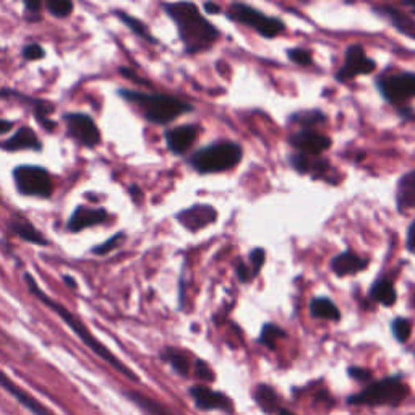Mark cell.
I'll return each mask as SVG.
<instances>
[{
    "instance_id": "cell-16",
    "label": "cell",
    "mask_w": 415,
    "mask_h": 415,
    "mask_svg": "<svg viewBox=\"0 0 415 415\" xmlns=\"http://www.w3.org/2000/svg\"><path fill=\"white\" fill-rule=\"evenodd\" d=\"M175 219L190 232H198L201 229L216 223L218 219V211L210 205H193L187 210L179 211L175 214Z\"/></svg>"
},
{
    "instance_id": "cell-44",
    "label": "cell",
    "mask_w": 415,
    "mask_h": 415,
    "mask_svg": "<svg viewBox=\"0 0 415 415\" xmlns=\"http://www.w3.org/2000/svg\"><path fill=\"white\" fill-rule=\"evenodd\" d=\"M130 197H131V200H134L135 203H141V200H143V192H141V188L138 187V185H131L130 187Z\"/></svg>"
},
{
    "instance_id": "cell-49",
    "label": "cell",
    "mask_w": 415,
    "mask_h": 415,
    "mask_svg": "<svg viewBox=\"0 0 415 415\" xmlns=\"http://www.w3.org/2000/svg\"><path fill=\"white\" fill-rule=\"evenodd\" d=\"M277 415H295V414L290 412V410H287V409H281V410H277Z\"/></svg>"
},
{
    "instance_id": "cell-9",
    "label": "cell",
    "mask_w": 415,
    "mask_h": 415,
    "mask_svg": "<svg viewBox=\"0 0 415 415\" xmlns=\"http://www.w3.org/2000/svg\"><path fill=\"white\" fill-rule=\"evenodd\" d=\"M379 95L391 104H401L415 98V73L405 72L379 77L377 81Z\"/></svg>"
},
{
    "instance_id": "cell-41",
    "label": "cell",
    "mask_w": 415,
    "mask_h": 415,
    "mask_svg": "<svg viewBox=\"0 0 415 415\" xmlns=\"http://www.w3.org/2000/svg\"><path fill=\"white\" fill-rule=\"evenodd\" d=\"M236 273H237L238 281H240L242 284H247V282H250L251 279H253V277H251L250 268L247 266V264L242 262V260H238V262L236 263Z\"/></svg>"
},
{
    "instance_id": "cell-31",
    "label": "cell",
    "mask_w": 415,
    "mask_h": 415,
    "mask_svg": "<svg viewBox=\"0 0 415 415\" xmlns=\"http://www.w3.org/2000/svg\"><path fill=\"white\" fill-rule=\"evenodd\" d=\"M125 242H127V234L121 231V232L114 234L112 237H109L108 240L103 242V244L96 245L95 249L91 250V253L96 255V257H104V255H109V253H112L114 250L121 249Z\"/></svg>"
},
{
    "instance_id": "cell-22",
    "label": "cell",
    "mask_w": 415,
    "mask_h": 415,
    "mask_svg": "<svg viewBox=\"0 0 415 415\" xmlns=\"http://www.w3.org/2000/svg\"><path fill=\"white\" fill-rule=\"evenodd\" d=\"M396 206L401 214L415 208V169L404 174L396 187Z\"/></svg>"
},
{
    "instance_id": "cell-25",
    "label": "cell",
    "mask_w": 415,
    "mask_h": 415,
    "mask_svg": "<svg viewBox=\"0 0 415 415\" xmlns=\"http://www.w3.org/2000/svg\"><path fill=\"white\" fill-rule=\"evenodd\" d=\"M370 297H372L375 302L383 303L385 307H391L396 303L397 294L392 282L390 279H386V277H381V279L375 282L372 289H370Z\"/></svg>"
},
{
    "instance_id": "cell-5",
    "label": "cell",
    "mask_w": 415,
    "mask_h": 415,
    "mask_svg": "<svg viewBox=\"0 0 415 415\" xmlns=\"http://www.w3.org/2000/svg\"><path fill=\"white\" fill-rule=\"evenodd\" d=\"M409 392V386L403 381V378L388 377L372 383L364 391L352 394L347 399V403L354 405H370V407H377V405L396 407L407 399Z\"/></svg>"
},
{
    "instance_id": "cell-21",
    "label": "cell",
    "mask_w": 415,
    "mask_h": 415,
    "mask_svg": "<svg viewBox=\"0 0 415 415\" xmlns=\"http://www.w3.org/2000/svg\"><path fill=\"white\" fill-rule=\"evenodd\" d=\"M368 266V260L362 258L359 255H355L354 251H342L338 257L333 258L331 262V269L334 271V275L338 276H351L355 273L364 271Z\"/></svg>"
},
{
    "instance_id": "cell-47",
    "label": "cell",
    "mask_w": 415,
    "mask_h": 415,
    "mask_svg": "<svg viewBox=\"0 0 415 415\" xmlns=\"http://www.w3.org/2000/svg\"><path fill=\"white\" fill-rule=\"evenodd\" d=\"M399 114H401V116H403L404 118H410V121H414V118H415V114L412 112V109H410V108L399 109Z\"/></svg>"
},
{
    "instance_id": "cell-43",
    "label": "cell",
    "mask_w": 415,
    "mask_h": 415,
    "mask_svg": "<svg viewBox=\"0 0 415 415\" xmlns=\"http://www.w3.org/2000/svg\"><path fill=\"white\" fill-rule=\"evenodd\" d=\"M405 249H407L410 253L415 255V219L412 221L407 229V240H405Z\"/></svg>"
},
{
    "instance_id": "cell-1",
    "label": "cell",
    "mask_w": 415,
    "mask_h": 415,
    "mask_svg": "<svg viewBox=\"0 0 415 415\" xmlns=\"http://www.w3.org/2000/svg\"><path fill=\"white\" fill-rule=\"evenodd\" d=\"M23 279H25V284H26V287H28L29 292L33 294L34 297H36V299L39 300V302L44 303V305H46L47 308H51V310L54 312L55 315L59 316L60 320L64 321V323L67 325L68 328L73 331L75 336H77V338L79 339V341H81L83 344H85V346H86L88 349H90V351L92 352V354L98 355L101 360H104L105 364L112 366V368L116 370L117 373H121V375H123V377H125V378H129L130 381H135V383H138V381H140L138 375H136V373L134 372V370L129 368V366H127L125 364H123V362H122L121 359H118L117 355H114L112 352H110L109 349L105 347L104 344L101 342L99 339L96 338L95 334H92L90 329H88V326H86L85 323H83L81 318L75 315V313H73V312H70L67 307L62 305V303H59V302H55L54 299L49 297V295H47L46 292H44V290L41 289V287L38 286L36 279H34V277H33V275H31V273L26 271L25 275H23Z\"/></svg>"
},
{
    "instance_id": "cell-45",
    "label": "cell",
    "mask_w": 415,
    "mask_h": 415,
    "mask_svg": "<svg viewBox=\"0 0 415 415\" xmlns=\"http://www.w3.org/2000/svg\"><path fill=\"white\" fill-rule=\"evenodd\" d=\"M13 129V122L5 121V118H0V135L8 134Z\"/></svg>"
},
{
    "instance_id": "cell-34",
    "label": "cell",
    "mask_w": 415,
    "mask_h": 415,
    "mask_svg": "<svg viewBox=\"0 0 415 415\" xmlns=\"http://www.w3.org/2000/svg\"><path fill=\"white\" fill-rule=\"evenodd\" d=\"M391 333L397 342H405L412 334V325L407 318H394L391 321Z\"/></svg>"
},
{
    "instance_id": "cell-12",
    "label": "cell",
    "mask_w": 415,
    "mask_h": 415,
    "mask_svg": "<svg viewBox=\"0 0 415 415\" xmlns=\"http://www.w3.org/2000/svg\"><path fill=\"white\" fill-rule=\"evenodd\" d=\"M0 388H3L8 394H10L13 399L18 403L21 407H25L29 414L33 415H55L52 410L44 405L41 401H38L31 392L23 390L18 383H15L13 379L8 377V375L0 368Z\"/></svg>"
},
{
    "instance_id": "cell-37",
    "label": "cell",
    "mask_w": 415,
    "mask_h": 415,
    "mask_svg": "<svg viewBox=\"0 0 415 415\" xmlns=\"http://www.w3.org/2000/svg\"><path fill=\"white\" fill-rule=\"evenodd\" d=\"M264 260H266V251L263 249H255L250 251V271H251V277H257L258 273L262 271Z\"/></svg>"
},
{
    "instance_id": "cell-46",
    "label": "cell",
    "mask_w": 415,
    "mask_h": 415,
    "mask_svg": "<svg viewBox=\"0 0 415 415\" xmlns=\"http://www.w3.org/2000/svg\"><path fill=\"white\" fill-rule=\"evenodd\" d=\"M205 10L208 13H213V15H218V13H221V7L218 5V3L208 2V3H205Z\"/></svg>"
},
{
    "instance_id": "cell-2",
    "label": "cell",
    "mask_w": 415,
    "mask_h": 415,
    "mask_svg": "<svg viewBox=\"0 0 415 415\" xmlns=\"http://www.w3.org/2000/svg\"><path fill=\"white\" fill-rule=\"evenodd\" d=\"M162 8L177 26L179 38L187 54L193 55L211 49L213 44L219 39V29L201 15L195 3H162Z\"/></svg>"
},
{
    "instance_id": "cell-42",
    "label": "cell",
    "mask_w": 415,
    "mask_h": 415,
    "mask_svg": "<svg viewBox=\"0 0 415 415\" xmlns=\"http://www.w3.org/2000/svg\"><path fill=\"white\" fill-rule=\"evenodd\" d=\"M118 72H121V73L123 75V77H127L129 79H131V81L138 83V85H143V86H149V88H151V83L147 81V79H144V78H141L140 75H136L131 68L122 67L121 70H118Z\"/></svg>"
},
{
    "instance_id": "cell-39",
    "label": "cell",
    "mask_w": 415,
    "mask_h": 415,
    "mask_svg": "<svg viewBox=\"0 0 415 415\" xmlns=\"http://www.w3.org/2000/svg\"><path fill=\"white\" fill-rule=\"evenodd\" d=\"M195 375L201 379V381H206V383L213 381V379H214L213 370H211L210 365H208L206 362H203V360L195 362Z\"/></svg>"
},
{
    "instance_id": "cell-18",
    "label": "cell",
    "mask_w": 415,
    "mask_h": 415,
    "mask_svg": "<svg viewBox=\"0 0 415 415\" xmlns=\"http://www.w3.org/2000/svg\"><path fill=\"white\" fill-rule=\"evenodd\" d=\"M0 149L8 153L23 151V149H28V151H41L42 141L31 127H21L10 138L0 141Z\"/></svg>"
},
{
    "instance_id": "cell-4",
    "label": "cell",
    "mask_w": 415,
    "mask_h": 415,
    "mask_svg": "<svg viewBox=\"0 0 415 415\" xmlns=\"http://www.w3.org/2000/svg\"><path fill=\"white\" fill-rule=\"evenodd\" d=\"M242 156H244V149L238 143L218 141L193 153L188 162L200 174H219L236 167L242 161Z\"/></svg>"
},
{
    "instance_id": "cell-13",
    "label": "cell",
    "mask_w": 415,
    "mask_h": 415,
    "mask_svg": "<svg viewBox=\"0 0 415 415\" xmlns=\"http://www.w3.org/2000/svg\"><path fill=\"white\" fill-rule=\"evenodd\" d=\"M109 221H110V214L104 210V208H90L85 205H79L73 210V213L68 218L65 229L72 234H78L85 231L88 227L103 226V224L109 223Z\"/></svg>"
},
{
    "instance_id": "cell-7",
    "label": "cell",
    "mask_w": 415,
    "mask_h": 415,
    "mask_svg": "<svg viewBox=\"0 0 415 415\" xmlns=\"http://www.w3.org/2000/svg\"><path fill=\"white\" fill-rule=\"evenodd\" d=\"M227 16L231 20L237 21V23L250 26L251 29L257 31L260 36L266 39L276 38L277 34L286 29L284 21H281L279 18H273V16L263 15V13L257 10V8L247 5V3H238V2L232 3L227 12Z\"/></svg>"
},
{
    "instance_id": "cell-33",
    "label": "cell",
    "mask_w": 415,
    "mask_h": 415,
    "mask_svg": "<svg viewBox=\"0 0 415 415\" xmlns=\"http://www.w3.org/2000/svg\"><path fill=\"white\" fill-rule=\"evenodd\" d=\"M289 161H290V166H292L294 169L299 172V174H313V172H315L316 158L297 153V154H292Z\"/></svg>"
},
{
    "instance_id": "cell-19",
    "label": "cell",
    "mask_w": 415,
    "mask_h": 415,
    "mask_svg": "<svg viewBox=\"0 0 415 415\" xmlns=\"http://www.w3.org/2000/svg\"><path fill=\"white\" fill-rule=\"evenodd\" d=\"M7 232L10 236H15L21 238V240L28 242V244L38 245V247H47L49 240L44 237V234L34 226L33 223H29L25 218H12L7 221Z\"/></svg>"
},
{
    "instance_id": "cell-36",
    "label": "cell",
    "mask_w": 415,
    "mask_h": 415,
    "mask_svg": "<svg viewBox=\"0 0 415 415\" xmlns=\"http://www.w3.org/2000/svg\"><path fill=\"white\" fill-rule=\"evenodd\" d=\"M287 57L294 62V64L302 65V67H308L312 65L313 57L312 52L308 49H302V47H295V49H289L287 51Z\"/></svg>"
},
{
    "instance_id": "cell-6",
    "label": "cell",
    "mask_w": 415,
    "mask_h": 415,
    "mask_svg": "<svg viewBox=\"0 0 415 415\" xmlns=\"http://www.w3.org/2000/svg\"><path fill=\"white\" fill-rule=\"evenodd\" d=\"M13 182L20 195L49 200L54 193L51 172L42 166L21 164L13 169Z\"/></svg>"
},
{
    "instance_id": "cell-20",
    "label": "cell",
    "mask_w": 415,
    "mask_h": 415,
    "mask_svg": "<svg viewBox=\"0 0 415 415\" xmlns=\"http://www.w3.org/2000/svg\"><path fill=\"white\" fill-rule=\"evenodd\" d=\"M373 12L390 21V23L394 26L401 34H404V36H407L410 39H415V20L412 16L405 15V13L399 12L397 8L390 5L375 7Z\"/></svg>"
},
{
    "instance_id": "cell-38",
    "label": "cell",
    "mask_w": 415,
    "mask_h": 415,
    "mask_svg": "<svg viewBox=\"0 0 415 415\" xmlns=\"http://www.w3.org/2000/svg\"><path fill=\"white\" fill-rule=\"evenodd\" d=\"M21 54H23V57H25L26 60L34 62V60L44 59V57H46V51H44V47L39 46L38 42H29V44H26V46L23 47Z\"/></svg>"
},
{
    "instance_id": "cell-23",
    "label": "cell",
    "mask_w": 415,
    "mask_h": 415,
    "mask_svg": "<svg viewBox=\"0 0 415 415\" xmlns=\"http://www.w3.org/2000/svg\"><path fill=\"white\" fill-rule=\"evenodd\" d=\"M125 396L127 399L131 401V403L141 410V412L147 415H174L167 405L159 403V401L153 399V397L147 394H141V392L136 391H127Z\"/></svg>"
},
{
    "instance_id": "cell-10",
    "label": "cell",
    "mask_w": 415,
    "mask_h": 415,
    "mask_svg": "<svg viewBox=\"0 0 415 415\" xmlns=\"http://www.w3.org/2000/svg\"><path fill=\"white\" fill-rule=\"evenodd\" d=\"M0 99H18L20 103H23L25 105L33 110L34 118H36L39 125L42 127L47 134H52V131L57 130V122L52 121V114H54L55 105L51 101L41 99V98H33V96L23 95L18 90H10V88H2L0 90Z\"/></svg>"
},
{
    "instance_id": "cell-29",
    "label": "cell",
    "mask_w": 415,
    "mask_h": 415,
    "mask_svg": "<svg viewBox=\"0 0 415 415\" xmlns=\"http://www.w3.org/2000/svg\"><path fill=\"white\" fill-rule=\"evenodd\" d=\"M326 114L321 110L313 109V110H300L290 116V122L297 123L300 130H313L318 125H323L326 123Z\"/></svg>"
},
{
    "instance_id": "cell-48",
    "label": "cell",
    "mask_w": 415,
    "mask_h": 415,
    "mask_svg": "<svg viewBox=\"0 0 415 415\" xmlns=\"http://www.w3.org/2000/svg\"><path fill=\"white\" fill-rule=\"evenodd\" d=\"M64 282L70 287V289H73V290L77 289V286H78V284H77V281H75L72 276H65V277H64Z\"/></svg>"
},
{
    "instance_id": "cell-32",
    "label": "cell",
    "mask_w": 415,
    "mask_h": 415,
    "mask_svg": "<svg viewBox=\"0 0 415 415\" xmlns=\"http://www.w3.org/2000/svg\"><path fill=\"white\" fill-rule=\"evenodd\" d=\"M44 7L54 18H67V16L72 15L75 8L73 2H70V0H47Z\"/></svg>"
},
{
    "instance_id": "cell-3",
    "label": "cell",
    "mask_w": 415,
    "mask_h": 415,
    "mask_svg": "<svg viewBox=\"0 0 415 415\" xmlns=\"http://www.w3.org/2000/svg\"><path fill=\"white\" fill-rule=\"evenodd\" d=\"M117 95L127 103L135 104L141 110L143 117L154 125H167V123L174 122L175 118L182 116V114L192 112L193 105L182 101L175 96L169 95H159V92H144V91H134L121 88Z\"/></svg>"
},
{
    "instance_id": "cell-40",
    "label": "cell",
    "mask_w": 415,
    "mask_h": 415,
    "mask_svg": "<svg viewBox=\"0 0 415 415\" xmlns=\"http://www.w3.org/2000/svg\"><path fill=\"white\" fill-rule=\"evenodd\" d=\"M347 373H349V377L357 379V381H360V383H366L373 378L372 370L362 368V366H351V368L347 370Z\"/></svg>"
},
{
    "instance_id": "cell-8",
    "label": "cell",
    "mask_w": 415,
    "mask_h": 415,
    "mask_svg": "<svg viewBox=\"0 0 415 415\" xmlns=\"http://www.w3.org/2000/svg\"><path fill=\"white\" fill-rule=\"evenodd\" d=\"M67 135L85 148H96L101 143V131L98 123L90 114L68 112L64 116Z\"/></svg>"
},
{
    "instance_id": "cell-27",
    "label": "cell",
    "mask_w": 415,
    "mask_h": 415,
    "mask_svg": "<svg viewBox=\"0 0 415 415\" xmlns=\"http://www.w3.org/2000/svg\"><path fill=\"white\" fill-rule=\"evenodd\" d=\"M159 357H161V360H164L166 364H169L171 368L174 370L175 373H179L180 377H188L190 360L182 351H179V349H174V347H166Z\"/></svg>"
},
{
    "instance_id": "cell-15",
    "label": "cell",
    "mask_w": 415,
    "mask_h": 415,
    "mask_svg": "<svg viewBox=\"0 0 415 415\" xmlns=\"http://www.w3.org/2000/svg\"><path fill=\"white\" fill-rule=\"evenodd\" d=\"M190 396L200 410H223V412H234V404L226 394L213 391L205 385H195L190 388Z\"/></svg>"
},
{
    "instance_id": "cell-14",
    "label": "cell",
    "mask_w": 415,
    "mask_h": 415,
    "mask_svg": "<svg viewBox=\"0 0 415 415\" xmlns=\"http://www.w3.org/2000/svg\"><path fill=\"white\" fill-rule=\"evenodd\" d=\"M289 143L302 154L318 158L331 148V138L315 130H300L290 135Z\"/></svg>"
},
{
    "instance_id": "cell-24",
    "label": "cell",
    "mask_w": 415,
    "mask_h": 415,
    "mask_svg": "<svg viewBox=\"0 0 415 415\" xmlns=\"http://www.w3.org/2000/svg\"><path fill=\"white\" fill-rule=\"evenodd\" d=\"M310 313L313 318L318 320H328V321H339L341 320V312L333 300L326 297H315L310 302Z\"/></svg>"
},
{
    "instance_id": "cell-35",
    "label": "cell",
    "mask_w": 415,
    "mask_h": 415,
    "mask_svg": "<svg viewBox=\"0 0 415 415\" xmlns=\"http://www.w3.org/2000/svg\"><path fill=\"white\" fill-rule=\"evenodd\" d=\"M23 8H25V20L28 21V23H38V21H41L42 3L39 2V0H26L23 3Z\"/></svg>"
},
{
    "instance_id": "cell-30",
    "label": "cell",
    "mask_w": 415,
    "mask_h": 415,
    "mask_svg": "<svg viewBox=\"0 0 415 415\" xmlns=\"http://www.w3.org/2000/svg\"><path fill=\"white\" fill-rule=\"evenodd\" d=\"M287 338V333L279 326H276L275 323H266L262 328V333H260L258 342L262 344V346L271 349V351H275L276 349V342L279 341V339Z\"/></svg>"
},
{
    "instance_id": "cell-17",
    "label": "cell",
    "mask_w": 415,
    "mask_h": 415,
    "mask_svg": "<svg viewBox=\"0 0 415 415\" xmlns=\"http://www.w3.org/2000/svg\"><path fill=\"white\" fill-rule=\"evenodd\" d=\"M198 135H200V127L195 125V123H190V125H180L175 127V129L166 130L164 138L169 151L174 153L175 156H182L192 148Z\"/></svg>"
},
{
    "instance_id": "cell-28",
    "label": "cell",
    "mask_w": 415,
    "mask_h": 415,
    "mask_svg": "<svg viewBox=\"0 0 415 415\" xmlns=\"http://www.w3.org/2000/svg\"><path fill=\"white\" fill-rule=\"evenodd\" d=\"M255 401L257 404L262 407L264 412L271 414V412H277L279 409V396L275 391V388H271L269 385H258L255 388L253 392Z\"/></svg>"
},
{
    "instance_id": "cell-26",
    "label": "cell",
    "mask_w": 415,
    "mask_h": 415,
    "mask_svg": "<svg viewBox=\"0 0 415 415\" xmlns=\"http://www.w3.org/2000/svg\"><path fill=\"white\" fill-rule=\"evenodd\" d=\"M112 13L117 16L118 20L122 21L123 25L127 26V28H129L131 31V33H135L136 36H140L141 39H144V41H148V42H151V44H158V39L154 38L153 34H151V31L148 29L147 23H143V21H141V20L135 18V16H131L130 13H127V12H123V10H114Z\"/></svg>"
},
{
    "instance_id": "cell-11",
    "label": "cell",
    "mask_w": 415,
    "mask_h": 415,
    "mask_svg": "<svg viewBox=\"0 0 415 415\" xmlns=\"http://www.w3.org/2000/svg\"><path fill=\"white\" fill-rule=\"evenodd\" d=\"M375 68H377V64L370 57H366L364 47L360 44H352L347 47L344 65L336 73V79L339 83H344L359 77V75L373 73Z\"/></svg>"
}]
</instances>
